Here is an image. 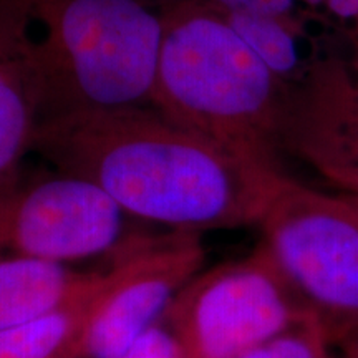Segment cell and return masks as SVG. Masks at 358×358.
Segmentation results:
<instances>
[{
	"label": "cell",
	"mask_w": 358,
	"mask_h": 358,
	"mask_svg": "<svg viewBox=\"0 0 358 358\" xmlns=\"http://www.w3.org/2000/svg\"><path fill=\"white\" fill-rule=\"evenodd\" d=\"M259 244L334 348L358 334V194L274 176Z\"/></svg>",
	"instance_id": "obj_4"
},
{
	"label": "cell",
	"mask_w": 358,
	"mask_h": 358,
	"mask_svg": "<svg viewBox=\"0 0 358 358\" xmlns=\"http://www.w3.org/2000/svg\"><path fill=\"white\" fill-rule=\"evenodd\" d=\"M335 358H358V334L335 348Z\"/></svg>",
	"instance_id": "obj_17"
},
{
	"label": "cell",
	"mask_w": 358,
	"mask_h": 358,
	"mask_svg": "<svg viewBox=\"0 0 358 358\" xmlns=\"http://www.w3.org/2000/svg\"><path fill=\"white\" fill-rule=\"evenodd\" d=\"M203 234H143L111 262L90 313L80 358H118L164 319L178 294L204 268Z\"/></svg>",
	"instance_id": "obj_7"
},
{
	"label": "cell",
	"mask_w": 358,
	"mask_h": 358,
	"mask_svg": "<svg viewBox=\"0 0 358 358\" xmlns=\"http://www.w3.org/2000/svg\"><path fill=\"white\" fill-rule=\"evenodd\" d=\"M164 319L181 358H237L310 317L257 243L248 256L201 268Z\"/></svg>",
	"instance_id": "obj_5"
},
{
	"label": "cell",
	"mask_w": 358,
	"mask_h": 358,
	"mask_svg": "<svg viewBox=\"0 0 358 358\" xmlns=\"http://www.w3.org/2000/svg\"><path fill=\"white\" fill-rule=\"evenodd\" d=\"M95 182L57 171L22 178L0 208V256L73 266L98 257L113 262L143 232Z\"/></svg>",
	"instance_id": "obj_6"
},
{
	"label": "cell",
	"mask_w": 358,
	"mask_h": 358,
	"mask_svg": "<svg viewBox=\"0 0 358 358\" xmlns=\"http://www.w3.org/2000/svg\"><path fill=\"white\" fill-rule=\"evenodd\" d=\"M32 153L95 182L133 219L196 234L256 227L282 171L179 127L153 106L45 120Z\"/></svg>",
	"instance_id": "obj_1"
},
{
	"label": "cell",
	"mask_w": 358,
	"mask_h": 358,
	"mask_svg": "<svg viewBox=\"0 0 358 358\" xmlns=\"http://www.w3.org/2000/svg\"><path fill=\"white\" fill-rule=\"evenodd\" d=\"M237 358H335V348L313 319L297 322Z\"/></svg>",
	"instance_id": "obj_13"
},
{
	"label": "cell",
	"mask_w": 358,
	"mask_h": 358,
	"mask_svg": "<svg viewBox=\"0 0 358 358\" xmlns=\"http://www.w3.org/2000/svg\"><path fill=\"white\" fill-rule=\"evenodd\" d=\"M317 17H329L343 25L352 35L353 47H358V0H303Z\"/></svg>",
	"instance_id": "obj_16"
},
{
	"label": "cell",
	"mask_w": 358,
	"mask_h": 358,
	"mask_svg": "<svg viewBox=\"0 0 358 358\" xmlns=\"http://www.w3.org/2000/svg\"><path fill=\"white\" fill-rule=\"evenodd\" d=\"M38 122L32 19L25 0H0V208L24 178Z\"/></svg>",
	"instance_id": "obj_9"
},
{
	"label": "cell",
	"mask_w": 358,
	"mask_h": 358,
	"mask_svg": "<svg viewBox=\"0 0 358 358\" xmlns=\"http://www.w3.org/2000/svg\"><path fill=\"white\" fill-rule=\"evenodd\" d=\"M164 15L151 106L173 123L279 164L289 87L222 13L196 0H159Z\"/></svg>",
	"instance_id": "obj_2"
},
{
	"label": "cell",
	"mask_w": 358,
	"mask_h": 358,
	"mask_svg": "<svg viewBox=\"0 0 358 358\" xmlns=\"http://www.w3.org/2000/svg\"><path fill=\"white\" fill-rule=\"evenodd\" d=\"M221 13L274 17L307 25V17L315 15L303 0H196ZM319 19V17H317Z\"/></svg>",
	"instance_id": "obj_14"
},
{
	"label": "cell",
	"mask_w": 358,
	"mask_h": 358,
	"mask_svg": "<svg viewBox=\"0 0 358 358\" xmlns=\"http://www.w3.org/2000/svg\"><path fill=\"white\" fill-rule=\"evenodd\" d=\"M118 358H181V350L173 329L163 319Z\"/></svg>",
	"instance_id": "obj_15"
},
{
	"label": "cell",
	"mask_w": 358,
	"mask_h": 358,
	"mask_svg": "<svg viewBox=\"0 0 358 358\" xmlns=\"http://www.w3.org/2000/svg\"><path fill=\"white\" fill-rule=\"evenodd\" d=\"M101 271L0 256V332L64 306L92 285Z\"/></svg>",
	"instance_id": "obj_10"
},
{
	"label": "cell",
	"mask_w": 358,
	"mask_h": 358,
	"mask_svg": "<svg viewBox=\"0 0 358 358\" xmlns=\"http://www.w3.org/2000/svg\"><path fill=\"white\" fill-rule=\"evenodd\" d=\"M222 15L259 60L287 87L297 83L306 75L313 58L319 55L303 52V42L307 40L306 25L274 17Z\"/></svg>",
	"instance_id": "obj_12"
},
{
	"label": "cell",
	"mask_w": 358,
	"mask_h": 358,
	"mask_svg": "<svg viewBox=\"0 0 358 358\" xmlns=\"http://www.w3.org/2000/svg\"><path fill=\"white\" fill-rule=\"evenodd\" d=\"M280 150L330 187L358 194V48L319 53L290 85Z\"/></svg>",
	"instance_id": "obj_8"
},
{
	"label": "cell",
	"mask_w": 358,
	"mask_h": 358,
	"mask_svg": "<svg viewBox=\"0 0 358 358\" xmlns=\"http://www.w3.org/2000/svg\"><path fill=\"white\" fill-rule=\"evenodd\" d=\"M40 122L151 106L164 15L151 0H25ZM38 122V123H40Z\"/></svg>",
	"instance_id": "obj_3"
},
{
	"label": "cell",
	"mask_w": 358,
	"mask_h": 358,
	"mask_svg": "<svg viewBox=\"0 0 358 358\" xmlns=\"http://www.w3.org/2000/svg\"><path fill=\"white\" fill-rule=\"evenodd\" d=\"M108 267L82 294L43 315L0 332V358H80V347Z\"/></svg>",
	"instance_id": "obj_11"
}]
</instances>
